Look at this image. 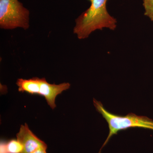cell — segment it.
Wrapping results in <instances>:
<instances>
[{"label":"cell","instance_id":"cell-5","mask_svg":"<svg viewBox=\"0 0 153 153\" xmlns=\"http://www.w3.org/2000/svg\"><path fill=\"white\" fill-rule=\"evenodd\" d=\"M70 86L71 85L68 82H63L58 85L50 84L45 78H42L41 79L40 95L43 96L50 108L54 109L56 107L55 102L57 96L69 89Z\"/></svg>","mask_w":153,"mask_h":153},{"label":"cell","instance_id":"cell-3","mask_svg":"<svg viewBox=\"0 0 153 153\" xmlns=\"http://www.w3.org/2000/svg\"><path fill=\"white\" fill-rule=\"evenodd\" d=\"M30 11L19 0H0V28L25 30L30 27Z\"/></svg>","mask_w":153,"mask_h":153},{"label":"cell","instance_id":"cell-10","mask_svg":"<svg viewBox=\"0 0 153 153\" xmlns=\"http://www.w3.org/2000/svg\"><path fill=\"white\" fill-rule=\"evenodd\" d=\"M47 149L44 148H40L32 153H47Z\"/></svg>","mask_w":153,"mask_h":153},{"label":"cell","instance_id":"cell-9","mask_svg":"<svg viewBox=\"0 0 153 153\" xmlns=\"http://www.w3.org/2000/svg\"><path fill=\"white\" fill-rule=\"evenodd\" d=\"M1 153H8L5 143H1Z\"/></svg>","mask_w":153,"mask_h":153},{"label":"cell","instance_id":"cell-2","mask_svg":"<svg viewBox=\"0 0 153 153\" xmlns=\"http://www.w3.org/2000/svg\"><path fill=\"white\" fill-rule=\"evenodd\" d=\"M93 103L96 109L106 120L109 128V134L102 145L98 153L108 142L114 135L117 134L120 131L126 130L131 128H141L153 131V120L146 116H138L133 113H129L125 116L113 114L105 108L100 102L95 99Z\"/></svg>","mask_w":153,"mask_h":153},{"label":"cell","instance_id":"cell-4","mask_svg":"<svg viewBox=\"0 0 153 153\" xmlns=\"http://www.w3.org/2000/svg\"><path fill=\"white\" fill-rule=\"evenodd\" d=\"M16 137L23 147L21 153H32L40 148L47 149V144L34 134L26 123L21 126Z\"/></svg>","mask_w":153,"mask_h":153},{"label":"cell","instance_id":"cell-1","mask_svg":"<svg viewBox=\"0 0 153 153\" xmlns=\"http://www.w3.org/2000/svg\"><path fill=\"white\" fill-rule=\"evenodd\" d=\"M90 7L82 13L75 20L76 25L73 33L79 39L88 38L97 30L108 28L114 30L116 28V19L108 12L106 4L108 0H88Z\"/></svg>","mask_w":153,"mask_h":153},{"label":"cell","instance_id":"cell-6","mask_svg":"<svg viewBox=\"0 0 153 153\" xmlns=\"http://www.w3.org/2000/svg\"><path fill=\"white\" fill-rule=\"evenodd\" d=\"M41 79L37 77L29 79L19 78L16 82L19 87L18 90L20 92H26L32 94H40Z\"/></svg>","mask_w":153,"mask_h":153},{"label":"cell","instance_id":"cell-7","mask_svg":"<svg viewBox=\"0 0 153 153\" xmlns=\"http://www.w3.org/2000/svg\"><path fill=\"white\" fill-rule=\"evenodd\" d=\"M8 153H21L23 151V147L17 140H12L6 143Z\"/></svg>","mask_w":153,"mask_h":153},{"label":"cell","instance_id":"cell-8","mask_svg":"<svg viewBox=\"0 0 153 153\" xmlns=\"http://www.w3.org/2000/svg\"><path fill=\"white\" fill-rule=\"evenodd\" d=\"M144 15L153 22V0H143Z\"/></svg>","mask_w":153,"mask_h":153}]
</instances>
